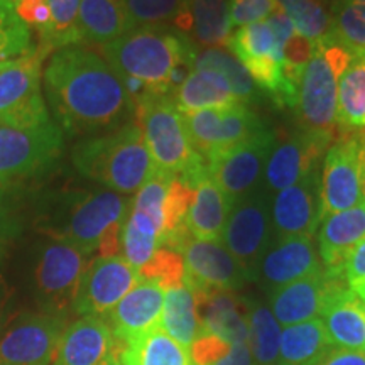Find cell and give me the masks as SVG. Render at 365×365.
Segmentation results:
<instances>
[{
	"instance_id": "obj_41",
	"label": "cell",
	"mask_w": 365,
	"mask_h": 365,
	"mask_svg": "<svg viewBox=\"0 0 365 365\" xmlns=\"http://www.w3.org/2000/svg\"><path fill=\"white\" fill-rule=\"evenodd\" d=\"M139 277L153 281L164 291L185 284V259L181 252L170 247H159L148 264L139 269Z\"/></svg>"
},
{
	"instance_id": "obj_32",
	"label": "cell",
	"mask_w": 365,
	"mask_h": 365,
	"mask_svg": "<svg viewBox=\"0 0 365 365\" xmlns=\"http://www.w3.org/2000/svg\"><path fill=\"white\" fill-rule=\"evenodd\" d=\"M327 328L319 318L296 323L281 331L279 365H309L331 349Z\"/></svg>"
},
{
	"instance_id": "obj_18",
	"label": "cell",
	"mask_w": 365,
	"mask_h": 365,
	"mask_svg": "<svg viewBox=\"0 0 365 365\" xmlns=\"http://www.w3.org/2000/svg\"><path fill=\"white\" fill-rule=\"evenodd\" d=\"M331 144L330 139L301 130L281 143L274 144L264 171L262 188L272 193L294 185L318 168L323 154Z\"/></svg>"
},
{
	"instance_id": "obj_25",
	"label": "cell",
	"mask_w": 365,
	"mask_h": 365,
	"mask_svg": "<svg viewBox=\"0 0 365 365\" xmlns=\"http://www.w3.org/2000/svg\"><path fill=\"white\" fill-rule=\"evenodd\" d=\"M322 269L312 237L298 235L279 239L272 249L264 254L261 276L269 286L277 289Z\"/></svg>"
},
{
	"instance_id": "obj_10",
	"label": "cell",
	"mask_w": 365,
	"mask_h": 365,
	"mask_svg": "<svg viewBox=\"0 0 365 365\" xmlns=\"http://www.w3.org/2000/svg\"><path fill=\"white\" fill-rule=\"evenodd\" d=\"M86 267V255L68 242L53 239L41 250L36 264V291L46 313L65 318L73 308L81 276Z\"/></svg>"
},
{
	"instance_id": "obj_57",
	"label": "cell",
	"mask_w": 365,
	"mask_h": 365,
	"mask_svg": "<svg viewBox=\"0 0 365 365\" xmlns=\"http://www.w3.org/2000/svg\"><path fill=\"white\" fill-rule=\"evenodd\" d=\"M0 66H2V63H0Z\"/></svg>"
},
{
	"instance_id": "obj_24",
	"label": "cell",
	"mask_w": 365,
	"mask_h": 365,
	"mask_svg": "<svg viewBox=\"0 0 365 365\" xmlns=\"http://www.w3.org/2000/svg\"><path fill=\"white\" fill-rule=\"evenodd\" d=\"M193 294L205 331L220 336L230 345L249 341L247 304L234 291H207Z\"/></svg>"
},
{
	"instance_id": "obj_34",
	"label": "cell",
	"mask_w": 365,
	"mask_h": 365,
	"mask_svg": "<svg viewBox=\"0 0 365 365\" xmlns=\"http://www.w3.org/2000/svg\"><path fill=\"white\" fill-rule=\"evenodd\" d=\"M336 122L344 129H365V59L354 56L339 78Z\"/></svg>"
},
{
	"instance_id": "obj_12",
	"label": "cell",
	"mask_w": 365,
	"mask_h": 365,
	"mask_svg": "<svg viewBox=\"0 0 365 365\" xmlns=\"http://www.w3.org/2000/svg\"><path fill=\"white\" fill-rule=\"evenodd\" d=\"M359 150L360 137H340L328 148L319 176V222L364 203Z\"/></svg>"
},
{
	"instance_id": "obj_23",
	"label": "cell",
	"mask_w": 365,
	"mask_h": 365,
	"mask_svg": "<svg viewBox=\"0 0 365 365\" xmlns=\"http://www.w3.org/2000/svg\"><path fill=\"white\" fill-rule=\"evenodd\" d=\"M365 237V202L345 212L333 213L322 220L318 242L323 271L344 276V266L350 250Z\"/></svg>"
},
{
	"instance_id": "obj_30",
	"label": "cell",
	"mask_w": 365,
	"mask_h": 365,
	"mask_svg": "<svg viewBox=\"0 0 365 365\" xmlns=\"http://www.w3.org/2000/svg\"><path fill=\"white\" fill-rule=\"evenodd\" d=\"M120 344L122 365H191L188 350L159 327Z\"/></svg>"
},
{
	"instance_id": "obj_8",
	"label": "cell",
	"mask_w": 365,
	"mask_h": 365,
	"mask_svg": "<svg viewBox=\"0 0 365 365\" xmlns=\"http://www.w3.org/2000/svg\"><path fill=\"white\" fill-rule=\"evenodd\" d=\"M61 153L63 130L53 120L33 129L0 127V190L44 176Z\"/></svg>"
},
{
	"instance_id": "obj_50",
	"label": "cell",
	"mask_w": 365,
	"mask_h": 365,
	"mask_svg": "<svg viewBox=\"0 0 365 365\" xmlns=\"http://www.w3.org/2000/svg\"><path fill=\"white\" fill-rule=\"evenodd\" d=\"M360 180H362V193H364V202H365V135L360 137Z\"/></svg>"
},
{
	"instance_id": "obj_17",
	"label": "cell",
	"mask_w": 365,
	"mask_h": 365,
	"mask_svg": "<svg viewBox=\"0 0 365 365\" xmlns=\"http://www.w3.org/2000/svg\"><path fill=\"white\" fill-rule=\"evenodd\" d=\"M120 345L103 318L81 317L63 331L53 365H110Z\"/></svg>"
},
{
	"instance_id": "obj_5",
	"label": "cell",
	"mask_w": 365,
	"mask_h": 365,
	"mask_svg": "<svg viewBox=\"0 0 365 365\" xmlns=\"http://www.w3.org/2000/svg\"><path fill=\"white\" fill-rule=\"evenodd\" d=\"M352 58V53L346 51L344 46L333 43L330 38L317 43L314 54L301 75L294 107L304 132L325 137L331 143L336 139L339 78L349 68Z\"/></svg>"
},
{
	"instance_id": "obj_49",
	"label": "cell",
	"mask_w": 365,
	"mask_h": 365,
	"mask_svg": "<svg viewBox=\"0 0 365 365\" xmlns=\"http://www.w3.org/2000/svg\"><path fill=\"white\" fill-rule=\"evenodd\" d=\"M14 319V314L11 312V291L7 289L4 281L0 279V339L7 328L11 327V322Z\"/></svg>"
},
{
	"instance_id": "obj_3",
	"label": "cell",
	"mask_w": 365,
	"mask_h": 365,
	"mask_svg": "<svg viewBox=\"0 0 365 365\" xmlns=\"http://www.w3.org/2000/svg\"><path fill=\"white\" fill-rule=\"evenodd\" d=\"M129 210V200L112 190L68 193L49 234L85 255L97 252L98 257H113L120 252L122 227Z\"/></svg>"
},
{
	"instance_id": "obj_53",
	"label": "cell",
	"mask_w": 365,
	"mask_h": 365,
	"mask_svg": "<svg viewBox=\"0 0 365 365\" xmlns=\"http://www.w3.org/2000/svg\"><path fill=\"white\" fill-rule=\"evenodd\" d=\"M0 227H2V210H0Z\"/></svg>"
},
{
	"instance_id": "obj_11",
	"label": "cell",
	"mask_w": 365,
	"mask_h": 365,
	"mask_svg": "<svg viewBox=\"0 0 365 365\" xmlns=\"http://www.w3.org/2000/svg\"><path fill=\"white\" fill-rule=\"evenodd\" d=\"M182 120L195 150L207 161L262 129L259 117L242 103L186 113Z\"/></svg>"
},
{
	"instance_id": "obj_22",
	"label": "cell",
	"mask_w": 365,
	"mask_h": 365,
	"mask_svg": "<svg viewBox=\"0 0 365 365\" xmlns=\"http://www.w3.org/2000/svg\"><path fill=\"white\" fill-rule=\"evenodd\" d=\"M319 319L327 328L331 345L340 349L365 350V304L345 282L328 293Z\"/></svg>"
},
{
	"instance_id": "obj_38",
	"label": "cell",
	"mask_w": 365,
	"mask_h": 365,
	"mask_svg": "<svg viewBox=\"0 0 365 365\" xmlns=\"http://www.w3.org/2000/svg\"><path fill=\"white\" fill-rule=\"evenodd\" d=\"M281 328L272 312L257 307L249 313V346L255 360L271 365L279 357Z\"/></svg>"
},
{
	"instance_id": "obj_20",
	"label": "cell",
	"mask_w": 365,
	"mask_h": 365,
	"mask_svg": "<svg viewBox=\"0 0 365 365\" xmlns=\"http://www.w3.org/2000/svg\"><path fill=\"white\" fill-rule=\"evenodd\" d=\"M339 282H346L345 277L331 276L322 269L303 279L277 287L271 298L274 318L284 327L318 318L328 293Z\"/></svg>"
},
{
	"instance_id": "obj_2",
	"label": "cell",
	"mask_w": 365,
	"mask_h": 365,
	"mask_svg": "<svg viewBox=\"0 0 365 365\" xmlns=\"http://www.w3.org/2000/svg\"><path fill=\"white\" fill-rule=\"evenodd\" d=\"M71 161L81 176L118 195L137 193L156 171L135 122L81 139L71 150Z\"/></svg>"
},
{
	"instance_id": "obj_45",
	"label": "cell",
	"mask_w": 365,
	"mask_h": 365,
	"mask_svg": "<svg viewBox=\"0 0 365 365\" xmlns=\"http://www.w3.org/2000/svg\"><path fill=\"white\" fill-rule=\"evenodd\" d=\"M16 12L26 26L38 31L41 38L48 33L51 24L48 0H16Z\"/></svg>"
},
{
	"instance_id": "obj_44",
	"label": "cell",
	"mask_w": 365,
	"mask_h": 365,
	"mask_svg": "<svg viewBox=\"0 0 365 365\" xmlns=\"http://www.w3.org/2000/svg\"><path fill=\"white\" fill-rule=\"evenodd\" d=\"M232 345L213 333L205 331L190 346V360L195 365H215L230 352Z\"/></svg>"
},
{
	"instance_id": "obj_35",
	"label": "cell",
	"mask_w": 365,
	"mask_h": 365,
	"mask_svg": "<svg viewBox=\"0 0 365 365\" xmlns=\"http://www.w3.org/2000/svg\"><path fill=\"white\" fill-rule=\"evenodd\" d=\"M159 237H161V232L148 215L132 208L129 210V215L122 227L120 250L125 255V261L137 272L159 249Z\"/></svg>"
},
{
	"instance_id": "obj_15",
	"label": "cell",
	"mask_w": 365,
	"mask_h": 365,
	"mask_svg": "<svg viewBox=\"0 0 365 365\" xmlns=\"http://www.w3.org/2000/svg\"><path fill=\"white\" fill-rule=\"evenodd\" d=\"M140 281L124 257H97L86 264L73 309L81 317L105 318Z\"/></svg>"
},
{
	"instance_id": "obj_27",
	"label": "cell",
	"mask_w": 365,
	"mask_h": 365,
	"mask_svg": "<svg viewBox=\"0 0 365 365\" xmlns=\"http://www.w3.org/2000/svg\"><path fill=\"white\" fill-rule=\"evenodd\" d=\"M195 195L186 215V228L198 240H222L232 203L210 176L208 168L191 180Z\"/></svg>"
},
{
	"instance_id": "obj_1",
	"label": "cell",
	"mask_w": 365,
	"mask_h": 365,
	"mask_svg": "<svg viewBox=\"0 0 365 365\" xmlns=\"http://www.w3.org/2000/svg\"><path fill=\"white\" fill-rule=\"evenodd\" d=\"M44 93L59 129L100 135L130 124L134 103L117 71L80 44L59 48L43 71Z\"/></svg>"
},
{
	"instance_id": "obj_19",
	"label": "cell",
	"mask_w": 365,
	"mask_h": 365,
	"mask_svg": "<svg viewBox=\"0 0 365 365\" xmlns=\"http://www.w3.org/2000/svg\"><path fill=\"white\" fill-rule=\"evenodd\" d=\"M319 170L314 168L294 185L277 191L271 217L279 239L313 237L319 218Z\"/></svg>"
},
{
	"instance_id": "obj_52",
	"label": "cell",
	"mask_w": 365,
	"mask_h": 365,
	"mask_svg": "<svg viewBox=\"0 0 365 365\" xmlns=\"http://www.w3.org/2000/svg\"><path fill=\"white\" fill-rule=\"evenodd\" d=\"M349 2H359V4H365V0H349Z\"/></svg>"
},
{
	"instance_id": "obj_37",
	"label": "cell",
	"mask_w": 365,
	"mask_h": 365,
	"mask_svg": "<svg viewBox=\"0 0 365 365\" xmlns=\"http://www.w3.org/2000/svg\"><path fill=\"white\" fill-rule=\"evenodd\" d=\"M333 43L344 46L354 56L365 54V4L336 0L331 11Z\"/></svg>"
},
{
	"instance_id": "obj_7",
	"label": "cell",
	"mask_w": 365,
	"mask_h": 365,
	"mask_svg": "<svg viewBox=\"0 0 365 365\" xmlns=\"http://www.w3.org/2000/svg\"><path fill=\"white\" fill-rule=\"evenodd\" d=\"M49 49L36 48L27 56L2 63L0 66V127L33 129L48 124V105L41 91L43 63Z\"/></svg>"
},
{
	"instance_id": "obj_9",
	"label": "cell",
	"mask_w": 365,
	"mask_h": 365,
	"mask_svg": "<svg viewBox=\"0 0 365 365\" xmlns=\"http://www.w3.org/2000/svg\"><path fill=\"white\" fill-rule=\"evenodd\" d=\"M276 140L274 130L262 127L249 139L208 159L210 176L232 205L261 188L269 154Z\"/></svg>"
},
{
	"instance_id": "obj_26",
	"label": "cell",
	"mask_w": 365,
	"mask_h": 365,
	"mask_svg": "<svg viewBox=\"0 0 365 365\" xmlns=\"http://www.w3.org/2000/svg\"><path fill=\"white\" fill-rule=\"evenodd\" d=\"M175 26L196 48H227L232 36L228 24V0L182 2Z\"/></svg>"
},
{
	"instance_id": "obj_29",
	"label": "cell",
	"mask_w": 365,
	"mask_h": 365,
	"mask_svg": "<svg viewBox=\"0 0 365 365\" xmlns=\"http://www.w3.org/2000/svg\"><path fill=\"white\" fill-rule=\"evenodd\" d=\"M78 27L81 41L100 48L132 31L122 0H81Z\"/></svg>"
},
{
	"instance_id": "obj_56",
	"label": "cell",
	"mask_w": 365,
	"mask_h": 365,
	"mask_svg": "<svg viewBox=\"0 0 365 365\" xmlns=\"http://www.w3.org/2000/svg\"><path fill=\"white\" fill-rule=\"evenodd\" d=\"M182 2H188V0H182Z\"/></svg>"
},
{
	"instance_id": "obj_46",
	"label": "cell",
	"mask_w": 365,
	"mask_h": 365,
	"mask_svg": "<svg viewBox=\"0 0 365 365\" xmlns=\"http://www.w3.org/2000/svg\"><path fill=\"white\" fill-rule=\"evenodd\" d=\"M309 365H365V350L350 349H328L322 357Z\"/></svg>"
},
{
	"instance_id": "obj_54",
	"label": "cell",
	"mask_w": 365,
	"mask_h": 365,
	"mask_svg": "<svg viewBox=\"0 0 365 365\" xmlns=\"http://www.w3.org/2000/svg\"><path fill=\"white\" fill-rule=\"evenodd\" d=\"M110 365H122V364H120V362H112Z\"/></svg>"
},
{
	"instance_id": "obj_48",
	"label": "cell",
	"mask_w": 365,
	"mask_h": 365,
	"mask_svg": "<svg viewBox=\"0 0 365 365\" xmlns=\"http://www.w3.org/2000/svg\"><path fill=\"white\" fill-rule=\"evenodd\" d=\"M215 365H252V352H250L249 341L245 344H234L230 352Z\"/></svg>"
},
{
	"instance_id": "obj_28",
	"label": "cell",
	"mask_w": 365,
	"mask_h": 365,
	"mask_svg": "<svg viewBox=\"0 0 365 365\" xmlns=\"http://www.w3.org/2000/svg\"><path fill=\"white\" fill-rule=\"evenodd\" d=\"M173 102L181 115L205 108H223L240 103L225 76L215 70L191 71L185 83L173 93Z\"/></svg>"
},
{
	"instance_id": "obj_21",
	"label": "cell",
	"mask_w": 365,
	"mask_h": 365,
	"mask_svg": "<svg viewBox=\"0 0 365 365\" xmlns=\"http://www.w3.org/2000/svg\"><path fill=\"white\" fill-rule=\"evenodd\" d=\"M164 289L156 282L140 279L103 319L120 341H129L159 327Z\"/></svg>"
},
{
	"instance_id": "obj_40",
	"label": "cell",
	"mask_w": 365,
	"mask_h": 365,
	"mask_svg": "<svg viewBox=\"0 0 365 365\" xmlns=\"http://www.w3.org/2000/svg\"><path fill=\"white\" fill-rule=\"evenodd\" d=\"M29 26L16 12L14 0H0V63L34 53Z\"/></svg>"
},
{
	"instance_id": "obj_39",
	"label": "cell",
	"mask_w": 365,
	"mask_h": 365,
	"mask_svg": "<svg viewBox=\"0 0 365 365\" xmlns=\"http://www.w3.org/2000/svg\"><path fill=\"white\" fill-rule=\"evenodd\" d=\"M80 2L81 0H48L51 24H49L48 33L41 38L43 48L53 51V49L81 43L78 27Z\"/></svg>"
},
{
	"instance_id": "obj_42",
	"label": "cell",
	"mask_w": 365,
	"mask_h": 365,
	"mask_svg": "<svg viewBox=\"0 0 365 365\" xmlns=\"http://www.w3.org/2000/svg\"><path fill=\"white\" fill-rule=\"evenodd\" d=\"M130 27H158L175 24L182 0H122Z\"/></svg>"
},
{
	"instance_id": "obj_55",
	"label": "cell",
	"mask_w": 365,
	"mask_h": 365,
	"mask_svg": "<svg viewBox=\"0 0 365 365\" xmlns=\"http://www.w3.org/2000/svg\"><path fill=\"white\" fill-rule=\"evenodd\" d=\"M360 58H362V59H365V54H360Z\"/></svg>"
},
{
	"instance_id": "obj_36",
	"label": "cell",
	"mask_w": 365,
	"mask_h": 365,
	"mask_svg": "<svg viewBox=\"0 0 365 365\" xmlns=\"http://www.w3.org/2000/svg\"><path fill=\"white\" fill-rule=\"evenodd\" d=\"M277 7L289 17L296 33L314 44L331 33V12L325 0H276Z\"/></svg>"
},
{
	"instance_id": "obj_51",
	"label": "cell",
	"mask_w": 365,
	"mask_h": 365,
	"mask_svg": "<svg viewBox=\"0 0 365 365\" xmlns=\"http://www.w3.org/2000/svg\"><path fill=\"white\" fill-rule=\"evenodd\" d=\"M349 287H350V289H352V293L357 296V298L365 304V279L355 282V284L349 286Z\"/></svg>"
},
{
	"instance_id": "obj_16",
	"label": "cell",
	"mask_w": 365,
	"mask_h": 365,
	"mask_svg": "<svg viewBox=\"0 0 365 365\" xmlns=\"http://www.w3.org/2000/svg\"><path fill=\"white\" fill-rule=\"evenodd\" d=\"M185 286L193 293L234 291L244 284L249 272L218 240H198L190 237L182 244Z\"/></svg>"
},
{
	"instance_id": "obj_14",
	"label": "cell",
	"mask_w": 365,
	"mask_h": 365,
	"mask_svg": "<svg viewBox=\"0 0 365 365\" xmlns=\"http://www.w3.org/2000/svg\"><path fill=\"white\" fill-rule=\"evenodd\" d=\"M66 318L24 314L0 339V365H53Z\"/></svg>"
},
{
	"instance_id": "obj_47",
	"label": "cell",
	"mask_w": 365,
	"mask_h": 365,
	"mask_svg": "<svg viewBox=\"0 0 365 365\" xmlns=\"http://www.w3.org/2000/svg\"><path fill=\"white\" fill-rule=\"evenodd\" d=\"M344 276L349 286L365 279V237L350 250L344 266Z\"/></svg>"
},
{
	"instance_id": "obj_13",
	"label": "cell",
	"mask_w": 365,
	"mask_h": 365,
	"mask_svg": "<svg viewBox=\"0 0 365 365\" xmlns=\"http://www.w3.org/2000/svg\"><path fill=\"white\" fill-rule=\"evenodd\" d=\"M271 239V212L267 193L255 190L232 205L222 240L228 252L250 272Z\"/></svg>"
},
{
	"instance_id": "obj_58",
	"label": "cell",
	"mask_w": 365,
	"mask_h": 365,
	"mask_svg": "<svg viewBox=\"0 0 365 365\" xmlns=\"http://www.w3.org/2000/svg\"><path fill=\"white\" fill-rule=\"evenodd\" d=\"M14 2H16V0H14Z\"/></svg>"
},
{
	"instance_id": "obj_31",
	"label": "cell",
	"mask_w": 365,
	"mask_h": 365,
	"mask_svg": "<svg viewBox=\"0 0 365 365\" xmlns=\"http://www.w3.org/2000/svg\"><path fill=\"white\" fill-rule=\"evenodd\" d=\"M159 328L186 350H190L191 344L205 333L196 309L195 294L188 286L182 284L166 289Z\"/></svg>"
},
{
	"instance_id": "obj_4",
	"label": "cell",
	"mask_w": 365,
	"mask_h": 365,
	"mask_svg": "<svg viewBox=\"0 0 365 365\" xmlns=\"http://www.w3.org/2000/svg\"><path fill=\"white\" fill-rule=\"evenodd\" d=\"M193 51L195 44L185 34L161 26L137 27L100 49L118 76L144 81L161 95H171L170 73L182 59L193 56Z\"/></svg>"
},
{
	"instance_id": "obj_6",
	"label": "cell",
	"mask_w": 365,
	"mask_h": 365,
	"mask_svg": "<svg viewBox=\"0 0 365 365\" xmlns=\"http://www.w3.org/2000/svg\"><path fill=\"white\" fill-rule=\"evenodd\" d=\"M134 117L158 173L182 176L202 159L191 144L171 95L153 93L140 100L134 107Z\"/></svg>"
},
{
	"instance_id": "obj_33",
	"label": "cell",
	"mask_w": 365,
	"mask_h": 365,
	"mask_svg": "<svg viewBox=\"0 0 365 365\" xmlns=\"http://www.w3.org/2000/svg\"><path fill=\"white\" fill-rule=\"evenodd\" d=\"M193 70H215L222 73L240 103H250L261 97V88L250 76L247 68L227 48H196L195 46Z\"/></svg>"
},
{
	"instance_id": "obj_43",
	"label": "cell",
	"mask_w": 365,
	"mask_h": 365,
	"mask_svg": "<svg viewBox=\"0 0 365 365\" xmlns=\"http://www.w3.org/2000/svg\"><path fill=\"white\" fill-rule=\"evenodd\" d=\"M277 9L276 0H228V24L232 33L237 27L262 22Z\"/></svg>"
}]
</instances>
